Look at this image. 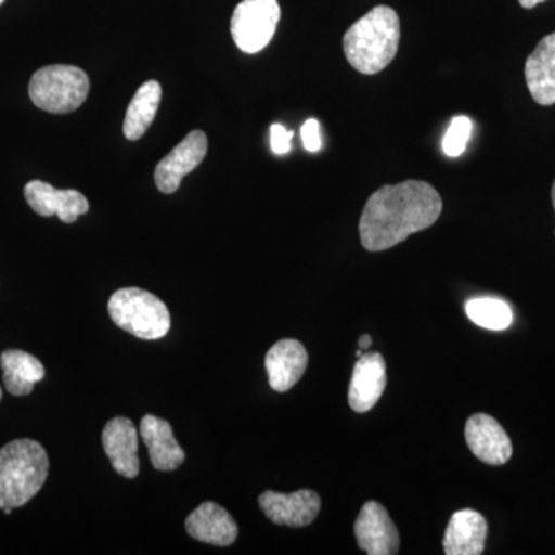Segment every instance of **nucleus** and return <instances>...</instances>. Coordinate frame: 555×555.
Masks as SVG:
<instances>
[{
	"label": "nucleus",
	"instance_id": "c85d7f7f",
	"mask_svg": "<svg viewBox=\"0 0 555 555\" xmlns=\"http://www.w3.org/2000/svg\"><path fill=\"white\" fill-rule=\"evenodd\" d=\"M3 2H5V0H0V5H2Z\"/></svg>",
	"mask_w": 555,
	"mask_h": 555
},
{
	"label": "nucleus",
	"instance_id": "9d476101",
	"mask_svg": "<svg viewBox=\"0 0 555 555\" xmlns=\"http://www.w3.org/2000/svg\"><path fill=\"white\" fill-rule=\"evenodd\" d=\"M358 546L369 555H393L400 551V535L386 507L367 502L356 521Z\"/></svg>",
	"mask_w": 555,
	"mask_h": 555
},
{
	"label": "nucleus",
	"instance_id": "b1692460",
	"mask_svg": "<svg viewBox=\"0 0 555 555\" xmlns=\"http://www.w3.org/2000/svg\"><path fill=\"white\" fill-rule=\"evenodd\" d=\"M320 129V122H318L317 119L306 120L305 126H302V144H305V149L308 150V152L315 153L321 149V145H323Z\"/></svg>",
	"mask_w": 555,
	"mask_h": 555
},
{
	"label": "nucleus",
	"instance_id": "aec40b11",
	"mask_svg": "<svg viewBox=\"0 0 555 555\" xmlns=\"http://www.w3.org/2000/svg\"><path fill=\"white\" fill-rule=\"evenodd\" d=\"M163 89L158 80H149L137 91L127 108L124 120V134L129 141H138L144 137L158 113Z\"/></svg>",
	"mask_w": 555,
	"mask_h": 555
},
{
	"label": "nucleus",
	"instance_id": "412c9836",
	"mask_svg": "<svg viewBox=\"0 0 555 555\" xmlns=\"http://www.w3.org/2000/svg\"><path fill=\"white\" fill-rule=\"evenodd\" d=\"M466 315L477 326L503 331L513 323V310L499 298L481 297L466 302Z\"/></svg>",
	"mask_w": 555,
	"mask_h": 555
},
{
	"label": "nucleus",
	"instance_id": "ddd939ff",
	"mask_svg": "<svg viewBox=\"0 0 555 555\" xmlns=\"http://www.w3.org/2000/svg\"><path fill=\"white\" fill-rule=\"evenodd\" d=\"M308 364V350L301 343L291 338L281 339L270 347L266 356L270 387L276 392H287L305 375Z\"/></svg>",
	"mask_w": 555,
	"mask_h": 555
},
{
	"label": "nucleus",
	"instance_id": "cd10ccee",
	"mask_svg": "<svg viewBox=\"0 0 555 555\" xmlns=\"http://www.w3.org/2000/svg\"><path fill=\"white\" fill-rule=\"evenodd\" d=\"M0 400H2V389H0Z\"/></svg>",
	"mask_w": 555,
	"mask_h": 555
},
{
	"label": "nucleus",
	"instance_id": "6ab92c4d",
	"mask_svg": "<svg viewBox=\"0 0 555 555\" xmlns=\"http://www.w3.org/2000/svg\"><path fill=\"white\" fill-rule=\"evenodd\" d=\"M3 371V385L11 396L25 397L33 392L36 383L46 377V369L38 358L24 350H5L0 356Z\"/></svg>",
	"mask_w": 555,
	"mask_h": 555
},
{
	"label": "nucleus",
	"instance_id": "6e6552de",
	"mask_svg": "<svg viewBox=\"0 0 555 555\" xmlns=\"http://www.w3.org/2000/svg\"><path fill=\"white\" fill-rule=\"evenodd\" d=\"M258 503L270 521L291 528H305L312 524L321 509L320 495L309 489L294 494L266 491L259 495Z\"/></svg>",
	"mask_w": 555,
	"mask_h": 555
},
{
	"label": "nucleus",
	"instance_id": "7ed1b4c3",
	"mask_svg": "<svg viewBox=\"0 0 555 555\" xmlns=\"http://www.w3.org/2000/svg\"><path fill=\"white\" fill-rule=\"evenodd\" d=\"M49 469L46 449L30 438L0 449V509L27 505L46 483Z\"/></svg>",
	"mask_w": 555,
	"mask_h": 555
},
{
	"label": "nucleus",
	"instance_id": "f3484780",
	"mask_svg": "<svg viewBox=\"0 0 555 555\" xmlns=\"http://www.w3.org/2000/svg\"><path fill=\"white\" fill-rule=\"evenodd\" d=\"M488 537V521L474 509L456 511L449 520L443 547L447 555H480Z\"/></svg>",
	"mask_w": 555,
	"mask_h": 555
},
{
	"label": "nucleus",
	"instance_id": "39448f33",
	"mask_svg": "<svg viewBox=\"0 0 555 555\" xmlns=\"http://www.w3.org/2000/svg\"><path fill=\"white\" fill-rule=\"evenodd\" d=\"M89 76L73 65L40 68L28 87L33 104L54 115H67L78 109L89 96Z\"/></svg>",
	"mask_w": 555,
	"mask_h": 555
},
{
	"label": "nucleus",
	"instance_id": "f8f14e48",
	"mask_svg": "<svg viewBox=\"0 0 555 555\" xmlns=\"http://www.w3.org/2000/svg\"><path fill=\"white\" fill-rule=\"evenodd\" d=\"M386 389V361L378 352L358 358L349 385V406L358 414L371 411Z\"/></svg>",
	"mask_w": 555,
	"mask_h": 555
},
{
	"label": "nucleus",
	"instance_id": "dca6fc26",
	"mask_svg": "<svg viewBox=\"0 0 555 555\" xmlns=\"http://www.w3.org/2000/svg\"><path fill=\"white\" fill-rule=\"evenodd\" d=\"M141 437L149 448L155 469L169 473L184 463V449L179 447L170 423L155 415H145L141 422Z\"/></svg>",
	"mask_w": 555,
	"mask_h": 555
},
{
	"label": "nucleus",
	"instance_id": "a211bd4d",
	"mask_svg": "<svg viewBox=\"0 0 555 555\" xmlns=\"http://www.w3.org/2000/svg\"><path fill=\"white\" fill-rule=\"evenodd\" d=\"M529 93L537 104H555V33L540 40L525 65Z\"/></svg>",
	"mask_w": 555,
	"mask_h": 555
},
{
	"label": "nucleus",
	"instance_id": "1a4fd4ad",
	"mask_svg": "<svg viewBox=\"0 0 555 555\" xmlns=\"http://www.w3.org/2000/svg\"><path fill=\"white\" fill-rule=\"evenodd\" d=\"M465 438L470 452L486 465L502 466L513 456L511 438L494 416H470L466 422Z\"/></svg>",
	"mask_w": 555,
	"mask_h": 555
},
{
	"label": "nucleus",
	"instance_id": "f03ea898",
	"mask_svg": "<svg viewBox=\"0 0 555 555\" xmlns=\"http://www.w3.org/2000/svg\"><path fill=\"white\" fill-rule=\"evenodd\" d=\"M400 17L390 7L378 5L357 21L343 38L346 60L361 75H377L396 60Z\"/></svg>",
	"mask_w": 555,
	"mask_h": 555
},
{
	"label": "nucleus",
	"instance_id": "4468645a",
	"mask_svg": "<svg viewBox=\"0 0 555 555\" xmlns=\"http://www.w3.org/2000/svg\"><path fill=\"white\" fill-rule=\"evenodd\" d=\"M105 454L119 476L137 478L139 474L138 430L131 420L116 416L102 430Z\"/></svg>",
	"mask_w": 555,
	"mask_h": 555
},
{
	"label": "nucleus",
	"instance_id": "a878e982",
	"mask_svg": "<svg viewBox=\"0 0 555 555\" xmlns=\"http://www.w3.org/2000/svg\"><path fill=\"white\" fill-rule=\"evenodd\" d=\"M371 346H372L371 335H363V337L360 338V349L366 350Z\"/></svg>",
	"mask_w": 555,
	"mask_h": 555
},
{
	"label": "nucleus",
	"instance_id": "4be33fe9",
	"mask_svg": "<svg viewBox=\"0 0 555 555\" xmlns=\"http://www.w3.org/2000/svg\"><path fill=\"white\" fill-rule=\"evenodd\" d=\"M470 133H473V120L467 116H455L451 126L444 134L443 152L449 158H456L463 155L469 142Z\"/></svg>",
	"mask_w": 555,
	"mask_h": 555
},
{
	"label": "nucleus",
	"instance_id": "f257e3e1",
	"mask_svg": "<svg viewBox=\"0 0 555 555\" xmlns=\"http://www.w3.org/2000/svg\"><path fill=\"white\" fill-rule=\"evenodd\" d=\"M443 210L440 193L425 181L383 185L364 206L360 238L369 251H383L436 224Z\"/></svg>",
	"mask_w": 555,
	"mask_h": 555
},
{
	"label": "nucleus",
	"instance_id": "5701e85b",
	"mask_svg": "<svg viewBox=\"0 0 555 555\" xmlns=\"http://www.w3.org/2000/svg\"><path fill=\"white\" fill-rule=\"evenodd\" d=\"M292 139H294V131L287 130L286 127L280 124H273L270 127V147L275 155H286L291 152Z\"/></svg>",
	"mask_w": 555,
	"mask_h": 555
},
{
	"label": "nucleus",
	"instance_id": "20e7f679",
	"mask_svg": "<svg viewBox=\"0 0 555 555\" xmlns=\"http://www.w3.org/2000/svg\"><path fill=\"white\" fill-rule=\"evenodd\" d=\"M113 323L141 339H159L170 331V312L155 295L139 287L119 288L108 301Z\"/></svg>",
	"mask_w": 555,
	"mask_h": 555
},
{
	"label": "nucleus",
	"instance_id": "423d86ee",
	"mask_svg": "<svg viewBox=\"0 0 555 555\" xmlns=\"http://www.w3.org/2000/svg\"><path fill=\"white\" fill-rule=\"evenodd\" d=\"M280 17L278 0H243L230 24L236 47L248 54L264 50L275 35Z\"/></svg>",
	"mask_w": 555,
	"mask_h": 555
},
{
	"label": "nucleus",
	"instance_id": "0eeeda50",
	"mask_svg": "<svg viewBox=\"0 0 555 555\" xmlns=\"http://www.w3.org/2000/svg\"><path fill=\"white\" fill-rule=\"evenodd\" d=\"M208 141L204 131L195 130L182 139L169 155L159 160L155 170L156 188L163 193L177 192L182 179L206 158Z\"/></svg>",
	"mask_w": 555,
	"mask_h": 555
},
{
	"label": "nucleus",
	"instance_id": "9b49d317",
	"mask_svg": "<svg viewBox=\"0 0 555 555\" xmlns=\"http://www.w3.org/2000/svg\"><path fill=\"white\" fill-rule=\"evenodd\" d=\"M25 199L40 217L57 215L65 224H73L89 211V199L78 190H57L49 182L31 181L25 185Z\"/></svg>",
	"mask_w": 555,
	"mask_h": 555
},
{
	"label": "nucleus",
	"instance_id": "2eb2a0df",
	"mask_svg": "<svg viewBox=\"0 0 555 555\" xmlns=\"http://www.w3.org/2000/svg\"><path fill=\"white\" fill-rule=\"evenodd\" d=\"M185 529L192 539L215 546H230L238 537V525L224 507L206 502L196 507L185 520Z\"/></svg>",
	"mask_w": 555,
	"mask_h": 555
},
{
	"label": "nucleus",
	"instance_id": "393cba45",
	"mask_svg": "<svg viewBox=\"0 0 555 555\" xmlns=\"http://www.w3.org/2000/svg\"><path fill=\"white\" fill-rule=\"evenodd\" d=\"M524 9H534L539 3L546 2V0H518Z\"/></svg>",
	"mask_w": 555,
	"mask_h": 555
},
{
	"label": "nucleus",
	"instance_id": "bb28decb",
	"mask_svg": "<svg viewBox=\"0 0 555 555\" xmlns=\"http://www.w3.org/2000/svg\"><path fill=\"white\" fill-rule=\"evenodd\" d=\"M551 195H553V206H554V210H555V181L553 184V193H551Z\"/></svg>",
	"mask_w": 555,
	"mask_h": 555
}]
</instances>
